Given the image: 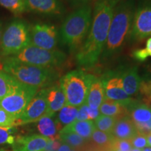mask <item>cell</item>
I'll use <instances>...</instances> for the list:
<instances>
[{"label": "cell", "mask_w": 151, "mask_h": 151, "mask_svg": "<svg viewBox=\"0 0 151 151\" xmlns=\"http://www.w3.org/2000/svg\"><path fill=\"white\" fill-rule=\"evenodd\" d=\"M30 44L45 50H53L58 42V32L53 24L37 23L29 27Z\"/></svg>", "instance_id": "cell-10"}, {"label": "cell", "mask_w": 151, "mask_h": 151, "mask_svg": "<svg viewBox=\"0 0 151 151\" xmlns=\"http://www.w3.org/2000/svg\"><path fill=\"white\" fill-rule=\"evenodd\" d=\"M16 119L12 115L0 107V127H15Z\"/></svg>", "instance_id": "cell-31"}, {"label": "cell", "mask_w": 151, "mask_h": 151, "mask_svg": "<svg viewBox=\"0 0 151 151\" xmlns=\"http://www.w3.org/2000/svg\"><path fill=\"white\" fill-rule=\"evenodd\" d=\"M136 9L132 0L116 4L109 27L108 37L103 50V57L108 58L120 51L131 32Z\"/></svg>", "instance_id": "cell-2"}, {"label": "cell", "mask_w": 151, "mask_h": 151, "mask_svg": "<svg viewBox=\"0 0 151 151\" xmlns=\"http://www.w3.org/2000/svg\"><path fill=\"white\" fill-rule=\"evenodd\" d=\"M128 116L139 133L147 136L151 133V106L134 100L127 107Z\"/></svg>", "instance_id": "cell-13"}, {"label": "cell", "mask_w": 151, "mask_h": 151, "mask_svg": "<svg viewBox=\"0 0 151 151\" xmlns=\"http://www.w3.org/2000/svg\"><path fill=\"white\" fill-rule=\"evenodd\" d=\"M27 10L47 15H60L64 7L59 0H24Z\"/></svg>", "instance_id": "cell-15"}, {"label": "cell", "mask_w": 151, "mask_h": 151, "mask_svg": "<svg viewBox=\"0 0 151 151\" xmlns=\"http://www.w3.org/2000/svg\"><path fill=\"white\" fill-rule=\"evenodd\" d=\"M48 111L47 115L55 116L62 107L66 105V98L64 92L60 87V83L48 87L47 91Z\"/></svg>", "instance_id": "cell-16"}, {"label": "cell", "mask_w": 151, "mask_h": 151, "mask_svg": "<svg viewBox=\"0 0 151 151\" xmlns=\"http://www.w3.org/2000/svg\"><path fill=\"white\" fill-rule=\"evenodd\" d=\"M92 8L85 4L69 14L62 24L60 39L72 52H77L89 32L92 21Z\"/></svg>", "instance_id": "cell-4"}, {"label": "cell", "mask_w": 151, "mask_h": 151, "mask_svg": "<svg viewBox=\"0 0 151 151\" xmlns=\"http://www.w3.org/2000/svg\"><path fill=\"white\" fill-rule=\"evenodd\" d=\"M88 106L86 103L83 104L81 106L78 108V113H77V116L76 120L78 121H84V120H89V117H88Z\"/></svg>", "instance_id": "cell-34"}, {"label": "cell", "mask_w": 151, "mask_h": 151, "mask_svg": "<svg viewBox=\"0 0 151 151\" xmlns=\"http://www.w3.org/2000/svg\"><path fill=\"white\" fill-rule=\"evenodd\" d=\"M5 58L37 67L56 68L65 63L67 56L60 50H45L30 44L18 53Z\"/></svg>", "instance_id": "cell-6"}, {"label": "cell", "mask_w": 151, "mask_h": 151, "mask_svg": "<svg viewBox=\"0 0 151 151\" xmlns=\"http://www.w3.org/2000/svg\"><path fill=\"white\" fill-rule=\"evenodd\" d=\"M60 140H49L44 151H57L61 145Z\"/></svg>", "instance_id": "cell-36"}, {"label": "cell", "mask_w": 151, "mask_h": 151, "mask_svg": "<svg viewBox=\"0 0 151 151\" xmlns=\"http://www.w3.org/2000/svg\"><path fill=\"white\" fill-rule=\"evenodd\" d=\"M100 114L104 116L114 117L120 119L128 116L127 108L118 101L106 99L104 100L99 108Z\"/></svg>", "instance_id": "cell-21"}, {"label": "cell", "mask_w": 151, "mask_h": 151, "mask_svg": "<svg viewBox=\"0 0 151 151\" xmlns=\"http://www.w3.org/2000/svg\"><path fill=\"white\" fill-rule=\"evenodd\" d=\"M60 141L65 143L76 150H81L87 146L86 139L81 137L77 134L71 132L61 131L60 132Z\"/></svg>", "instance_id": "cell-25"}, {"label": "cell", "mask_w": 151, "mask_h": 151, "mask_svg": "<svg viewBox=\"0 0 151 151\" xmlns=\"http://www.w3.org/2000/svg\"><path fill=\"white\" fill-rule=\"evenodd\" d=\"M132 57L139 62H144L148 58V54L146 48H140L135 50L132 52Z\"/></svg>", "instance_id": "cell-35"}, {"label": "cell", "mask_w": 151, "mask_h": 151, "mask_svg": "<svg viewBox=\"0 0 151 151\" xmlns=\"http://www.w3.org/2000/svg\"><path fill=\"white\" fill-rule=\"evenodd\" d=\"M20 83L0 69V100L13 92Z\"/></svg>", "instance_id": "cell-26"}, {"label": "cell", "mask_w": 151, "mask_h": 151, "mask_svg": "<svg viewBox=\"0 0 151 151\" xmlns=\"http://www.w3.org/2000/svg\"><path fill=\"white\" fill-rule=\"evenodd\" d=\"M118 0H98L94 5L92 23L86 39L76 52L78 65L90 68L97 64L103 52Z\"/></svg>", "instance_id": "cell-1"}, {"label": "cell", "mask_w": 151, "mask_h": 151, "mask_svg": "<svg viewBox=\"0 0 151 151\" xmlns=\"http://www.w3.org/2000/svg\"><path fill=\"white\" fill-rule=\"evenodd\" d=\"M47 91L48 87L38 90L23 113L16 119L15 124L16 127L32 122H37L39 119L47 115Z\"/></svg>", "instance_id": "cell-9"}, {"label": "cell", "mask_w": 151, "mask_h": 151, "mask_svg": "<svg viewBox=\"0 0 151 151\" xmlns=\"http://www.w3.org/2000/svg\"><path fill=\"white\" fill-rule=\"evenodd\" d=\"M0 5L16 16L27 10L24 0H0Z\"/></svg>", "instance_id": "cell-28"}, {"label": "cell", "mask_w": 151, "mask_h": 151, "mask_svg": "<svg viewBox=\"0 0 151 151\" xmlns=\"http://www.w3.org/2000/svg\"><path fill=\"white\" fill-rule=\"evenodd\" d=\"M133 147L129 141L115 139L112 144V149L121 151H131Z\"/></svg>", "instance_id": "cell-33"}, {"label": "cell", "mask_w": 151, "mask_h": 151, "mask_svg": "<svg viewBox=\"0 0 151 151\" xmlns=\"http://www.w3.org/2000/svg\"><path fill=\"white\" fill-rule=\"evenodd\" d=\"M30 45L29 27L23 20H16L9 24L2 33L0 57L5 58L18 53Z\"/></svg>", "instance_id": "cell-7"}, {"label": "cell", "mask_w": 151, "mask_h": 151, "mask_svg": "<svg viewBox=\"0 0 151 151\" xmlns=\"http://www.w3.org/2000/svg\"><path fill=\"white\" fill-rule=\"evenodd\" d=\"M78 108L71 106L65 105L58 111L56 121L58 124V128L59 132L66 126L72 123L76 119Z\"/></svg>", "instance_id": "cell-24"}, {"label": "cell", "mask_w": 151, "mask_h": 151, "mask_svg": "<svg viewBox=\"0 0 151 151\" xmlns=\"http://www.w3.org/2000/svg\"><path fill=\"white\" fill-rule=\"evenodd\" d=\"M132 146L134 148H138L142 150L146 147H148V142H147L146 136L138 133L133 139L130 141Z\"/></svg>", "instance_id": "cell-32"}, {"label": "cell", "mask_w": 151, "mask_h": 151, "mask_svg": "<svg viewBox=\"0 0 151 151\" xmlns=\"http://www.w3.org/2000/svg\"><path fill=\"white\" fill-rule=\"evenodd\" d=\"M2 23L0 22V46H1V37H2Z\"/></svg>", "instance_id": "cell-43"}, {"label": "cell", "mask_w": 151, "mask_h": 151, "mask_svg": "<svg viewBox=\"0 0 151 151\" xmlns=\"http://www.w3.org/2000/svg\"><path fill=\"white\" fill-rule=\"evenodd\" d=\"M146 139H147V142H148V146L151 147V133L146 136Z\"/></svg>", "instance_id": "cell-41"}, {"label": "cell", "mask_w": 151, "mask_h": 151, "mask_svg": "<svg viewBox=\"0 0 151 151\" xmlns=\"http://www.w3.org/2000/svg\"><path fill=\"white\" fill-rule=\"evenodd\" d=\"M139 92L143 102L151 106V78L141 81Z\"/></svg>", "instance_id": "cell-30"}, {"label": "cell", "mask_w": 151, "mask_h": 151, "mask_svg": "<svg viewBox=\"0 0 151 151\" xmlns=\"http://www.w3.org/2000/svg\"><path fill=\"white\" fill-rule=\"evenodd\" d=\"M151 36V4L139 6L135 11L129 38L132 41H142Z\"/></svg>", "instance_id": "cell-11"}, {"label": "cell", "mask_w": 151, "mask_h": 151, "mask_svg": "<svg viewBox=\"0 0 151 151\" xmlns=\"http://www.w3.org/2000/svg\"><path fill=\"white\" fill-rule=\"evenodd\" d=\"M131 151H142V150H141V149H138V148H133L132 149Z\"/></svg>", "instance_id": "cell-45"}, {"label": "cell", "mask_w": 151, "mask_h": 151, "mask_svg": "<svg viewBox=\"0 0 151 151\" xmlns=\"http://www.w3.org/2000/svg\"><path fill=\"white\" fill-rule=\"evenodd\" d=\"M16 127H0V146L8 144L12 146L16 140L14 133Z\"/></svg>", "instance_id": "cell-29"}, {"label": "cell", "mask_w": 151, "mask_h": 151, "mask_svg": "<svg viewBox=\"0 0 151 151\" xmlns=\"http://www.w3.org/2000/svg\"><path fill=\"white\" fill-rule=\"evenodd\" d=\"M57 151H74V149H73L71 147L65 144V143H62Z\"/></svg>", "instance_id": "cell-38"}, {"label": "cell", "mask_w": 151, "mask_h": 151, "mask_svg": "<svg viewBox=\"0 0 151 151\" xmlns=\"http://www.w3.org/2000/svg\"><path fill=\"white\" fill-rule=\"evenodd\" d=\"M74 151H76V150H74Z\"/></svg>", "instance_id": "cell-48"}, {"label": "cell", "mask_w": 151, "mask_h": 151, "mask_svg": "<svg viewBox=\"0 0 151 151\" xmlns=\"http://www.w3.org/2000/svg\"><path fill=\"white\" fill-rule=\"evenodd\" d=\"M0 151H9V150H4V149H0Z\"/></svg>", "instance_id": "cell-46"}, {"label": "cell", "mask_w": 151, "mask_h": 151, "mask_svg": "<svg viewBox=\"0 0 151 151\" xmlns=\"http://www.w3.org/2000/svg\"><path fill=\"white\" fill-rule=\"evenodd\" d=\"M91 76L81 69H76L60 78L59 83L65 95L66 105L79 108L86 103Z\"/></svg>", "instance_id": "cell-5"}, {"label": "cell", "mask_w": 151, "mask_h": 151, "mask_svg": "<svg viewBox=\"0 0 151 151\" xmlns=\"http://www.w3.org/2000/svg\"><path fill=\"white\" fill-rule=\"evenodd\" d=\"M142 151H151V147H146V148L142 149Z\"/></svg>", "instance_id": "cell-44"}, {"label": "cell", "mask_w": 151, "mask_h": 151, "mask_svg": "<svg viewBox=\"0 0 151 151\" xmlns=\"http://www.w3.org/2000/svg\"><path fill=\"white\" fill-rule=\"evenodd\" d=\"M112 151H121V150H114V149H112Z\"/></svg>", "instance_id": "cell-47"}, {"label": "cell", "mask_w": 151, "mask_h": 151, "mask_svg": "<svg viewBox=\"0 0 151 151\" xmlns=\"http://www.w3.org/2000/svg\"><path fill=\"white\" fill-rule=\"evenodd\" d=\"M74 5H85L89 0H69Z\"/></svg>", "instance_id": "cell-40"}, {"label": "cell", "mask_w": 151, "mask_h": 151, "mask_svg": "<svg viewBox=\"0 0 151 151\" xmlns=\"http://www.w3.org/2000/svg\"><path fill=\"white\" fill-rule=\"evenodd\" d=\"M118 120V118H114V117L104 116V115L100 114V116L96 120H94V122L97 129L111 134Z\"/></svg>", "instance_id": "cell-27"}, {"label": "cell", "mask_w": 151, "mask_h": 151, "mask_svg": "<svg viewBox=\"0 0 151 151\" xmlns=\"http://www.w3.org/2000/svg\"><path fill=\"white\" fill-rule=\"evenodd\" d=\"M120 74L122 88L128 95H134L139 92L141 79L138 73L137 67H132L126 69Z\"/></svg>", "instance_id": "cell-18"}, {"label": "cell", "mask_w": 151, "mask_h": 151, "mask_svg": "<svg viewBox=\"0 0 151 151\" xmlns=\"http://www.w3.org/2000/svg\"><path fill=\"white\" fill-rule=\"evenodd\" d=\"M101 79L104 88L105 98L118 101L126 107L134 100L124 92L118 73L107 72Z\"/></svg>", "instance_id": "cell-12"}, {"label": "cell", "mask_w": 151, "mask_h": 151, "mask_svg": "<svg viewBox=\"0 0 151 151\" xmlns=\"http://www.w3.org/2000/svg\"><path fill=\"white\" fill-rule=\"evenodd\" d=\"M146 71L148 73V74L150 76V78H151V63L149 64V65L147 66L146 67Z\"/></svg>", "instance_id": "cell-42"}, {"label": "cell", "mask_w": 151, "mask_h": 151, "mask_svg": "<svg viewBox=\"0 0 151 151\" xmlns=\"http://www.w3.org/2000/svg\"><path fill=\"white\" fill-rule=\"evenodd\" d=\"M96 127L93 120H84L78 121L75 120L72 123L66 126L62 129V131L71 132L81 136L83 139L88 140L90 139Z\"/></svg>", "instance_id": "cell-23"}, {"label": "cell", "mask_w": 151, "mask_h": 151, "mask_svg": "<svg viewBox=\"0 0 151 151\" xmlns=\"http://www.w3.org/2000/svg\"><path fill=\"white\" fill-rule=\"evenodd\" d=\"M1 70L20 83L39 90L51 85L58 77L55 68L37 67L4 58L0 60Z\"/></svg>", "instance_id": "cell-3"}, {"label": "cell", "mask_w": 151, "mask_h": 151, "mask_svg": "<svg viewBox=\"0 0 151 151\" xmlns=\"http://www.w3.org/2000/svg\"><path fill=\"white\" fill-rule=\"evenodd\" d=\"M55 116L46 115L37 122V128L41 135L50 140H60V132Z\"/></svg>", "instance_id": "cell-20"}, {"label": "cell", "mask_w": 151, "mask_h": 151, "mask_svg": "<svg viewBox=\"0 0 151 151\" xmlns=\"http://www.w3.org/2000/svg\"><path fill=\"white\" fill-rule=\"evenodd\" d=\"M104 99V88L102 81L101 78L92 75L86 104L90 108L99 109Z\"/></svg>", "instance_id": "cell-17"}, {"label": "cell", "mask_w": 151, "mask_h": 151, "mask_svg": "<svg viewBox=\"0 0 151 151\" xmlns=\"http://www.w3.org/2000/svg\"><path fill=\"white\" fill-rule=\"evenodd\" d=\"M146 48L149 57H151V37L148 38V39H147L146 43V48Z\"/></svg>", "instance_id": "cell-39"}, {"label": "cell", "mask_w": 151, "mask_h": 151, "mask_svg": "<svg viewBox=\"0 0 151 151\" xmlns=\"http://www.w3.org/2000/svg\"><path fill=\"white\" fill-rule=\"evenodd\" d=\"M100 116V112L99 109H93L91 108H88V117L90 120H96L98 117Z\"/></svg>", "instance_id": "cell-37"}, {"label": "cell", "mask_w": 151, "mask_h": 151, "mask_svg": "<svg viewBox=\"0 0 151 151\" xmlns=\"http://www.w3.org/2000/svg\"><path fill=\"white\" fill-rule=\"evenodd\" d=\"M49 140L41 134L20 136L11 146L13 151H44Z\"/></svg>", "instance_id": "cell-14"}, {"label": "cell", "mask_w": 151, "mask_h": 151, "mask_svg": "<svg viewBox=\"0 0 151 151\" xmlns=\"http://www.w3.org/2000/svg\"><path fill=\"white\" fill-rule=\"evenodd\" d=\"M38 90L36 88L20 83L14 92L0 100V107L17 119L23 113Z\"/></svg>", "instance_id": "cell-8"}, {"label": "cell", "mask_w": 151, "mask_h": 151, "mask_svg": "<svg viewBox=\"0 0 151 151\" xmlns=\"http://www.w3.org/2000/svg\"><path fill=\"white\" fill-rule=\"evenodd\" d=\"M138 133L133 122L128 116L118 119L111 132L115 139L129 141Z\"/></svg>", "instance_id": "cell-19"}, {"label": "cell", "mask_w": 151, "mask_h": 151, "mask_svg": "<svg viewBox=\"0 0 151 151\" xmlns=\"http://www.w3.org/2000/svg\"><path fill=\"white\" fill-rule=\"evenodd\" d=\"M91 148L100 151H108L112 149V144L115 138L111 133L95 129L90 137Z\"/></svg>", "instance_id": "cell-22"}]
</instances>
